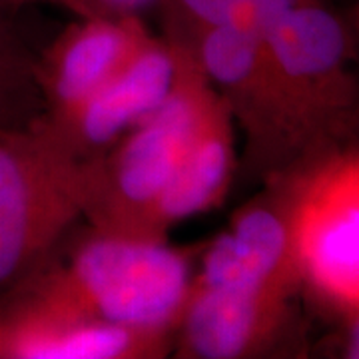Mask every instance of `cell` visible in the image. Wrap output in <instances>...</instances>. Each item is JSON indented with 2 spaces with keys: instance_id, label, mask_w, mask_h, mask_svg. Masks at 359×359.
<instances>
[{
  "instance_id": "cell-12",
  "label": "cell",
  "mask_w": 359,
  "mask_h": 359,
  "mask_svg": "<svg viewBox=\"0 0 359 359\" xmlns=\"http://www.w3.org/2000/svg\"><path fill=\"white\" fill-rule=\"evenodd\" d=\"M205 28L230 26L264 34L269 25L308 0H178Z\"/></svg>"
},
{
  "instance_id": "cell-7",
  "label": "cell",
  "mask_w": 359,
  "mask_h": 359,
  "mask_svg": "<svg viewBox=\"0 0 359 359\" xmlns=\"http://www.w3.org/2000/svg\"><path fill=\"white\" fill-rule=\"evenodd\" d=\"M297 278L290 226L271 208L254 205L208 248L196 285H238L287 292Z\"/></svg>"
},
{
  "instance_id": "cell-6",
  "label": "cell",
  "mask_w": 359,
  "mask_h": 359,
  "mask_svg": "<svg viewBox=\"0 0 359 359\" xmlns=\"http://www.w3.org/2000/svg\"><path fill=\"white\" fill-rule=\"evenodd\" d=\"M180 76V56L160 42L144 40L112 80L65 122L80 146L102 148L118 140L170 96Z\"/></svg>"
},
{
  "instance_id": "cell-4",
  "label": "cell",
  "mask_w": 359,
  "mask_h": 359,
  "mask_svg": "<svg viewBox=\"0 0 359 359\" xmlns=\"http://www.w3.org/2000/svg\"><path fill=\"white\" fill-rule=\"evenodd\" d=\"M297 276L347 316L359 308V164L355 156L321 166L287 218Z\"/></svg>"
},
{
  "instance_id": "cell-9",
  "label": "cell",
  "mask_w": 359,
  "mask_h": 359,
  "mask_svg": "<svg viewBox=\"0 0 359 359\" xmlns=\"http://www.w3.org/2000/svg\"><path fill=\"white\" fill-rule=\"evenodd\" d=\"M230 112L228 102L212 94L200 128L176 174L142 219V238L146 228L160 230L218 204L228 188L233 168Z\"/></svg>"
},
{
  "instance_id": "cell-2",
  "label": "cell",
  "mask_w": 359,
  "mask_h": 359,
  "mask_svg": "<svg viewBox=\"0 0 359 359\" xmlns=\"http://www.w3.org/2000/svg\"><path fill=\"white\" fill-rule=\"evenodd\" d=\"M88 164L60 138L0 128V287L30 271L88 204Z\"/></svg>"
},
{
  "instance_id": "cell-1",
  "label": "cell",
  "mask_w": 359,
  "mask_h": 359,
  "mask_svg": "<svg viewBox=\"0 0 359 359\" xmlns=\"http://www.w3.org/2000/svg\"><path fill=\"white\" fill-rule=\"evenodd\" d=\"M190 292V266L180 252L110 231L82 245L30 306L158 337L184 313Z\"/></svg>"
},
{
  "instance_id": "cell-3",
  "label": "cell",
  "mask_w": 359,
  "mask_h": 359,
  "mask_svg": "<svg viewBox=\"0 0 359 359\" xmlns=\"http://www.w3.org/2000/svg\"><path fill=\"white\" fill-rule=\"evenodd\" d=\"M204 78L198 66L180 58L178 82L166 100L132 128L108 166L88 164L86 208L102 202L104 216L122 224L114 233L136 224L132 236H140L146 212L176 174L214 94Z\"/></svg>"
},
{
  "instance_id": "cell-13",
  "label": "cell",
  "mask_w": 359,
  "mask_h": 359,
  "mask_svg": "<svg viewBox=\"0 0 359 359\" xmlns=\"http://www.w3.org/2000/svg\"><path fill=\"white\" fill-rule=\"evenodd\" d=\"M25 80V68L13 46L6 28L0 20V128L13 120V100Z\"/></svg>"
},
{
  "instance_id": "cell-5",
  "label": "cell",
  "mask_w": 359,
  "mask_h": 359,
  "mask_svg": "<svg viewBox=\"0 0 359 359\" xmlns=\"http://www.w3.org/2000/svg\"><path fill=\"white\" fill-rule=\"evenodd\" d=\"M292 132L339 106L346 30L334 13L308 0L278 16L262 34Z\"/></svg>"
},
{
  "instance_id": "cell-14",
  "label": "cell",
  "mask_w": 359,
  "mask_h": 359,
  "mask_svg": "<svg viewBox=\"0 0 359 359\" xmlns=\"http://www.w3.org/2000/svg\"><path fill=\"white\" fill-rule=\"evenodd\" d=\"M102 2L120 13H132V11H140L144 6L152 4L154 0H102Z\"/></svg>"
},
{
  "instance_id": "cell-8",
  "label": "cell",
  "mask_w": 359,
  "mask_h": 359,
  "mask_svg": "<svg viewBox=\"0 0 359 359\" xmlns=\"http://www.w3.org/2000/svg\"><path fill=\"white\" fill-rule=\"evenodd\" d=\"M285 292L196 285L184 308V339L194 355L231 359L244 355L271 332Z\"/></svg>"
},
{
  "instance_id": "cell-15",
  "label": "cell",
  "mask_w": 359,
  "mask_h": 359,
  "mask_svg": "<svg viewBox=\"0 0 359 359\" xmlns=\"http://www.w3.org/2000/svg\"><path fill=\"white\" fill-rule=\"evenodd\" d=\"M0 355H2V332H0Z\"/></svg>"
},
{
  "instance_id": "cell-10",
  "label": "cell",
  "mask_w": 359,
  "mask_h": 359,
  "mask_svg": "<svg viewBox=\"0 0 359 359\" xmlns=\"http://www.w3.org/2000/svg\"><path fill=\"white\" fill-rule=\"evenodd\" d=\"M2 332V355L18 359H120L142 355L156 335L28 306Z\"/></svg>"
},
{
  "instance_id": "cell-11",
  "label": "cell",
  "mask_w": 359,
  "mask_h": 359,
  "mask_svg": "<svg viewBox=\"0 0 359 359\" xmlns=\"http://www.w3.org/2000/svg\"><path fill=\"white\" fill-rule=\"evenodd\" d=\"M144 32L132 20H90L66 34L50 70L52 100L66 122L82 104L128 65L144 44Z\"/></svg>"
}]
</instances>
